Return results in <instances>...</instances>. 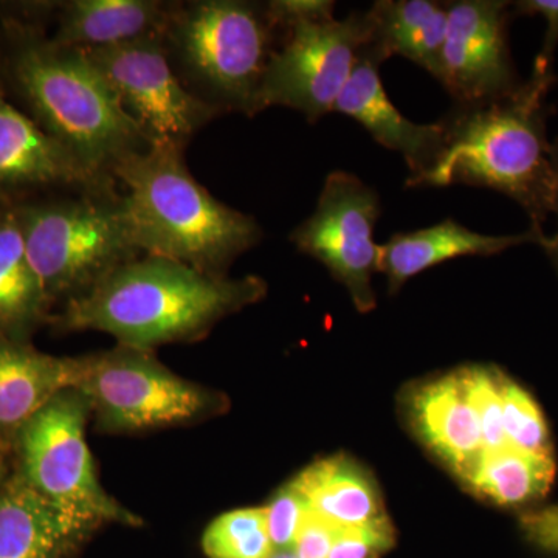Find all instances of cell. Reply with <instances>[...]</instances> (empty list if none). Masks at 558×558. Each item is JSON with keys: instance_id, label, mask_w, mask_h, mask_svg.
<instances>
[{"instance_id": "obj_9", "label": "cell", "mask_w": 558, "mask_h": 558, "mask_svg": "<svg viewBox=\"0 0 558 558\" xmlns=\"http://www.w3.org/2000/svg\"><path fill=\"white\" fill-rule=\"evenodd\" d=\"M369 44L365 13L339 21L330 10L290 22L267 65L259 112L281 106L299 110L311 123L328 116Z\"/></svg>"}, {"instance_id": "obj_20", "label": "cell", "mask_w": 558, "mask_h": 558, "mask_svg": "<svg viewBox=\"0 0 558 558\" xmlns=\"http://www.w3.org/2000/svg\"><path fill=\"white\" fill-rule=\"evenodd\" d=\"M53 307L28 256L16 199L0 197V337L28 341Z\"/></svg>"}, {"instance_id": "obj_12", "label": "cell", "mask_w": 558, "mask_h": 558, "mask_svg": "<svg viewBox=\"0 0 558 558\" xmlns=\"http://www.w3.org/2000/svg\"><path fill=\"white\" fill-rule=\"evenodd\" d=\"M510 9L499 0L447 3L449 25L438 81L458 106L487 105L520 89L508 40Z\"/></svg>"}, {"instance_id": "obj_1", "label": "cell", "mask_w": 558, "mask_h": 558, "mask_svg": "<svg viewBox=\"0 0 558 558\" xmlns=\"http://www.w3.org/2000/svg\"><path fill=\"white\" fill-rule=\"evenodd\" d=\"M49 3L0 16V83L31 119L97 174L150 146L86 51L47 35ZM113 179V178H112Z\"/></svg>"}, {"instance_id": "obj_23", "label": "cell", "mask_w": 558, "mask_h": 558, "mask_svg": "<svg viewBox=\"0 0 558 558\" xmlns=\"http://www.w3.org/2000/svg\"><path fill=\"white\" fill-rule=\"evenodd\" d=\"M554 478L553 457H538L505 446L484 450L462 481L487 501L515 508L546 497Z\"/></svg>"}, {"instance_id": "obj_14", "label": "cell", "mask_w": 558, "mask_h": 558, "mask_svg": "<svg viewBox=\"0 0 558 558\" xmlns=\"http://www.w3.org/2000/svg\"><path fill=\"white\" fill-rule=\"evenodd\" d=\"M387 60L377 47L366 46L332 112L351 117L381 146L402 154L413 172L410 178H416L427 171L438 157L442 146V124L440 121L435 124L413 123L392 105L379 73L380 65Z\"/></svg>"}, {"instance_id": "obj_24", "label": "cell", "mask_w": 558, "mask_h": 558, "mask_svg": "<svg viewBox=\"0 0 558 558\" xmlns=\"http://www.w3.org/2000/svg\"><path fill=\"white\" fill-rule=\"evenodd\" d=\"M202 549L208 558H270L275 549L267 531L266 509L222 513L208 524Z\"/></svg>"}, {"instance_id": "obj_5", "label": "cell", "mask_w": 558, "mask_h": 558, "mask_svg": "<svg viewBox=\"0 0 558 558\" xmlns=\"http://www.w3.org/2000/svg\"><path fill=\"white\" fill-rule=\"evenodd\" d=\"M282 32L269 3L247 0L174 2L165 49L191 94L220 113L258 116L264 75Z\"/></svg>"}, {"instance_id": "obj_10", "label": "cell", "mask_w": 558, "mask_h": 558, "mask_svg": "<svg viewBox=\"0 0 558 558\" xmlns=\"http://www.w3.org/2000/svg\"><path fill=\"white\" fill-rule=\"evenodd\" d=\"M86 53L150 145L172 143L186 148L197 131L220 116L186 89L172 69L163 36Z\"/></svg>"}, {"instance_id": "obj_13", "label": "cell", "mask_w": 558, "mask_h": 558, "mask_svg": "<svg viewBox=\"0 0 558 558\" xmlns=\"http://www.w3.org/2000/svg\"><path fill=\"white\" fill-rule=\"evenodd\" d=\"M116 179L87 168L36 121L7 100L0 83V197L27 199L39 190L97 191Z\"/></svg>"}, {"instance_id": "obj_30", "label": "cell", "mask_w": 558, "mask_h": 558, "mask_svg": "<svg viewBox=\"0 0 558 558\" xmlns=\"http://www.w3.org/2000/svg\"><path fill=\"white\" fill-rule=\"evenodd\" d=\"M339 529L328 520L310 512L296 535L292 550L299 558H329Z\"/></svg>"}, {"instance_id": "obj_26", "label": "cell", "mask_w": 558, "mask_h": 558, "mask_svg": "<svg viewBox=\"0 0 558 558\" xmlns=\"http://www.w3.org/2000/svg\"><path fill=\"white\" fill-rule=\"evenodd\" d=\"M458 373L478 416L484 449L497 450L508 446L505 428H502L501 388H499L501 373L497 369L483 368V366H470V368L459 369Z\"/></svg>"}, {"instance_id": "obj_19", "label": "cell", "mask_w": 558, "mask_h": 558, "mask_svg": "<svg viewBox=\"0 0 558 558\" xmlns=\"http://www.w3.org/2000/svg\"><path fill=\"white\" fill-rule=\"evenodd\" d=\"M546 238L534 229L509 236H488L469 230L457 220L446 219L428 229L392 234L380 245L379 271L387 275L389 293H396L410 278L446 260L494 256L523 244L542 245Z\"/></svg>"}, {"instance_id": "obj_32", "label": "cell", "mask_w": 558, "mask_h": 558, "mask_svg": "<svg viewBox=\"0 0 558 558\" xmlns=\"http://www.w3.org/2000/svg\"><path fill=\"white\" fill-rule=\"evenodd\" d=\"M553 163L554 170H556V191H554L553 213H556L558 219V138L553 143ZM542 247L548 253L549 258L553 259L554 266H556L558 270V230L553 238H546Z\"/></svg>"}, {"instance_id": "obj_22", "label": "cell", "mask_w": 558, "mask_h": 558, "mask_svg": "<svg viewBox=\"0 0 558 558\" xmlns=\"http://www.w3.org/2000/svg\"><path fill=\"white\" fill-rule=\"evenodd\" d=\"M311 512L339 527H355L385 519L373 478L343 454L319 459L292 480Z\"/></svg>"}, {"instance_id": "obj_27", "label": "cell", "mask_w": 558, "mask_h": 558, "mask_svg": "<svg viewBox=\"0 0 558 558\" xmlns=\"http://www.w3.org/2000/svg\"><path fill=\"white\" fill-rule=\"evenodd\" d=\"M267 531L275 550L292 549L311 509L292 481L279 488L266 506Z\"/></svg>"}, {"instance_id": "obj_6", "label": "cell", "mask_w": 558, "mask_h": 558, "mask_svg": "<svg viewBox=\"0 0 558 558\" xmlns=\"http://www.w3.org/2000/svg\"><path fill=\"white\" fill-rule=\"evenodd\" d=\"M16 202L28 256L53 314L143 255L119 186Z\"/></svg>"}, {"instance_id": "obj_3", "label": "cell", "mask_w": 558, "mask_h": 558, "mask_svg": "<svg viewBox=\"0 0 558 558\" xmlns=\"http://www.w3.org/2000/svg\"><path fill=\"white\" fill-rule=\"evenodd\" d=\"M548 84L529 80L515 94L478 106H457L440 120L444 137L432 167L407 186H483L526 209L543 231L553 213L556 170L546 137Z\"/></svg>"}, {"instance_id": "obj_4", "label": "cell", "mask_w": 558, "mask_h": 558, "mask_svg": "<svg viewBox=\"0 0 558 558\" xmlns=\"http://www.w3.org/2000/svg\"><path fill=\"white\" fill-rule=\"evenodd\" d=\"M183 154L185 146L156 143L113 168L132 236L143 255L226 277L242 253L259 244L263 229L204 189Z\"/></svg>"}, {"instance_id": "obj_8", "label": "cell", "mask_w": 558, "mask_h": 558, "mask_svg": "<svg viewBox=\"0 0 558 558\" xmlns=\"http://www.w3.org/2000/svg\"><path fill=\"white\" fill-rule=\"evenodd\" d=\"M90 407L78 389L51 399L17 433L11 453L22 478L62 512L97 529L140 526L142 519L110 497L98 480L86 439Z\"/></svg>"}, {"instance_id": "obj_17", "label": "cell", "mask_w": 558, "mask_h": 558, "mask_svg": "<svg viewBox=\"0 0 558 558\" xmlns=\"http://www.w3.org/2000/svg\"><path fill=\"white\" fill-rule=\"evenodd\" d=\"M409 410L422 442L464 478L486 449L478 416L458 371L414 389Z\"/></svg>"}, {"instance_id": "obj_28", "label": "cell", "mask_w": 558, "mask_h": 558, "mask_svg": "<svg viewBox=\"0 0 558 558\" xmlns=\"http://www.w3.org/2000/svg\"><path fill=\"white\" fill-rule=\"evenodd\" d=\"M395 542V527L388 517L363 526L340 527L329 558H380Z\"/></svg>"}, {"instance_id": "obj_21", "label": "cell", "mask_w": 558, "mask_h": 558, "mask_svg": "<svg viewBox=\"0 0 558 558\" xmlns=\"http://www.w3.org/2000/svg\"><path fill=\"white\" fill-rule=\"evenodd\" d=\"M371 46L387 58H407L438 80L446 43L447 3L432 0H379L365 11Z\"/></svg>"}, {"instance_id": "obj_29", "label": "cell", "mask_w": 558, "mask_h": 558, "mask_svg": "<svg viewBox=\"0 0 558 558\" xmlns=\"http://www.w3.org/2000/svg\"><path fill=\"white\" fill-rule=\"evenodd\" d=\"M513 16H539L545 17L546 32L543 38L542 50L535 58L534 70H532V81L554 86L557 81L554 73V58L558 46V0H523V2L513 3Z\"/></svg>"}, {"instance_id": "obj_11", "label": "cell", "mask_w": 558, "mask_h": 558, "mask_svg": "<svg viewBox=\"0 0 558 558\" xmlns=\"http://www.w3.org/2000/svg\"><path fill=\"white\" fill-rule=\"evenodd\" d=\"M380 213L376 190L351 172L333 171L315 211L290 234L301 253L319 260L348 289L359 312L376 307L373 275L379 271L380 245L374 230Z\"/></svg>"}, {"instance_id": "obj_7", "label": "cell", "mask_w": 558, "mask_h": 558, "mask_svg": "<svg viewBox=\"0 0 558 558\" xmlns=\"http://www.w3.org/2000/svg\"><path fill=\"white\" fill-rule=\"evenodd\" d=\"M75 389L89 402L95 427L112 435L196 424L230 405L222 392L172 373L154 351L124 344L78 357Z\"/></svg>"}, {"instance_id": "obj_2", "label": "cell", "mask_w": 558, "mask_h": 558, "mask_svg": "<svg viewBox=\"0 0 558 558\" xmlns=\"http://www.w3.org/2000/svg\"><path fill=\"white\" fill-rule=\"evenodd\" d=\"M258 277H215L161 256L142 255L108 275L86 295L54 312L62 332L97 330L124 347L154 349L196 341L231 314L263 300Z\"/></svg>"}, {"instance_id": "obj_31", "label": "cell", "mask_w": 558, "mask_h": 558, "mask_svg": "<svg viewBox=\"0 0 558 558\" xmlns=\"http://www.w3.org/2000/svg\"><path fill=\"white\" fill-rule=\"evenodd\" d=\"M531 531L546 548L558 550V510H548L537 515V519L532 521Z\"/></svg>"}, {"instance_id": "obj_33", "label": "cell", "mask_w": 558, "mask_h": 558, "mask_svg": "<svg viewBox=\"0 0 558 558\" xmlns=\"http://www.w3.org/2000/svg\"><path fill=\"white\" fill-rule=\"evenodd\" d=\"M270 558H299V557H296V554L293 553L292 549H288V550H275V553L271 554Z\"/></svg>"}, {"instance_id": "obj_18", "label": "cell", "mask_w": 558, "mask_h": 558, "mask_svg": "<svg viewBox=\"0 0 558 558\" xmlns=\"http://www.w3.org/2000/svg\"><path fill=\"white\" fill-rule=\"evenodd\" d=\"M174 2L161 0H69L50 3L57 24L51 39L80 50H100L163 36Z\"/></svg>"}, {"instance_id": "obj_15", "label": "cell", "mask_w": 558, "mask_h": 558, "mask_svg": "<svg viewBox=\"0 0 558 558\" xmlns=\"http://www.w3.org/2000/svg\"><path fill=\"white\" fill-rule=\"evenodd\" d=\"M90 531L51 505L16 469H0V558H60Z\"/></svg>"}, {"instance_id": "obj_16", "label": "cell", "mask_w": 558, "mask_h": 558, "mask_svg": "<svg viewBox=\"0 0 558 558\" xmlns=\"http://www.w3.org/2000/svg\"><path fill=\"white\" fill-rule=\"evenodd\" d=\"M78 357H54L31 341L0 337V453L51 399L75 388Z\"/></svg>"}, {"instance_id": "obj_25", "label": "cell", "mask_w": 558, "mask_h": 558, "mask_svg": "<svg viewBox=\"0 0 558 558\" xmlns=\"http://www.w3.org/2000/svg\"><path fill=\"white\" fill-rule=\"evenodd\" d=\"M506 442L538 457H553L545 416L532 396L505 374L499 379Z\"/></svg>"}]
</instances>
